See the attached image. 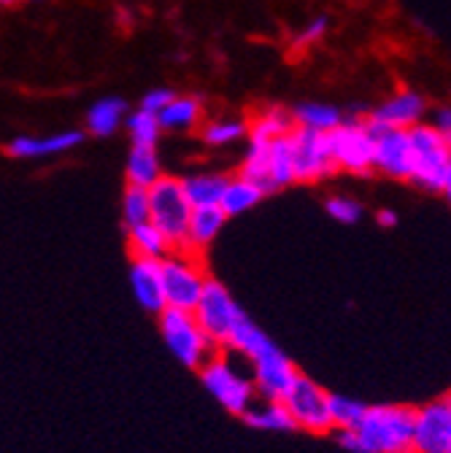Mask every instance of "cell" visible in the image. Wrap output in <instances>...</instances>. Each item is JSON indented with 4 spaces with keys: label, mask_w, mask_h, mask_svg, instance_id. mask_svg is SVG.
Returning <instances> with one entry per match:
<instances>
[{
    "label": "cell",
    "mask_w": 451,
    "mask_h": 453,
    "mask_svg": "<svg viewBox=\"0 0 451 453\" xmlns=\"http://www.w3.org/2000/svg\"><path fill=\"white\" fill-rule=\"evenodd\" d=\"M411 405H368L354 429L338 432V442L349 453H414Z\"/></svg>",
    "instance_id": "1"
},
{
    "label": "cell",
    "mask_w": 451,
    "mask_h": 453,
    "mask_svg": "<svg viewBox=\"0 0 451 453\" xmlns=\"http://www.w3.org/2000/svg\"><path fill=\"white\" fill-rule=\"evenodd\" d=\"M157 324H159V334H162L165 349L171 351V357L187 370L198 372L219 351L206 337V332L200 329V324L195 321L192 313L165 308L157 316Z\"/></svg>",
    "instance_id": "2"
},
{
    "label": "cell",
    "mask_w": 451,
    "mask_h": 453,
    "mask_svg": "<svg viewBox=\"0 0 451 453\" xmlns=\"http://www.w3.org/2000/svg\"><path fill=\"white\" fill-rule=\"evenodd\" d=\"M159 273H162L165 308L192 313L211 278L200 265V259L187 251H174L159 262Z\"/></svg>",
    "instance_id": "3"
},
{
    "label": "cell",
    "mask_w": 451,
    "mask_h": 453,
    "mask_svg": "<svg viewBox=\"0 0 451 453\" xmlns=\"http://www.w3.org/2000/svg\"><path fill=\"white\" fill-rule=\"evenodd\" d=\"M149 205H152L149 224L157 226V230L165 235V241L171 243L174 251H184L187 224H190V216H192V205H190V200L184 195L182 179L162 176L149 189Z\"/></svg>",
    "instance_id": "4"
},
{
    "label": "cell",
    "mask_w": 451,
    "mask_h": 453,
    "mask_svg": "<svg viewBox=\"0 0 451 453\" xmlns=\"http://www.w3.org/2000/svg\"><path fill=\"white\" fill-rule=\"evenodd\" d=\"M203 388L214 396V400L233 416H241L257 403V391L249 375H244L228 357L219 351L198 370Z\"/></svg>",
    "instance_id": "5"
},
{
    "label": "cell",
    "mask_w": 451,
    "mask_h": 453,
    "mask_svg": "<svg viewBox=\"0 0 451 453\" xmlns=\"http://www.w3.org/2000/svg\"><path fill=\"white\" fill-rule=\"evenodd\" d=\"M408 138H411V157H414L408 181L424 192H443L446 173L451 167V149L427 122L408 130Z\"/></svg>",
    "instance_id": "6"
},
{
    "label": "cell",
    "mask_w": 451,
    "mask_h": 453,
    "mask_svg": "<svg viewBox=\"0 0 451 453\" xmlns=\"http://www.w3.org/2000/svg\"><path fill=\"white\" fill-rule=\"evenodd\" d=\"M327 149L335 170H346L354 176L373 173V135L360 113L344 117L341 125L327 133Z\"/></svg>",
    "instance_id": "7"
},
{
    "label": "cell",
    "mask_w": 451,
    "mask_h": 453,
    "mask_svg": "<svg viewBox=\"0 0 451 453\" xmlns=\"http://www.w3.org/2000/svg\"><path fill=\"white\" fill-rule=\"evenodd\" d=\"M195 321L200 324V329L206 332V337L216 349L228 346V340L238 324V319L244 316L241 305L236 303V297L230 295V289L219 283L216 278H208L203 297L198 303V308L192 311Z\"/></svg>",
    "instance_id": "8"
},
{
    "label": "cell",
    "mask_w": 451,
    "mask_h": 453,
    "mask_svg": "<svg viewBox=\"0 0 451 453\" xmlns=\"http://www.w3.org/2000/svg\"><path fill=\"white\" fill-rule=\"evenodd\" d=\"M327 400H330V394L316 380H311L308 375L300 372L295 378V383L290 386V391L284 394L281 405L287 408L295 429H306L311 434H327L332 429L330 413H327Z\"/></svg>",
    "instance_id": "9"
},
{
    "label": "cell",
    "mask_w": 451,
    "mask_h": 453,
    "mask_svg": "<svg viewBox=\"0 0 451 453\" xmlns=\"http://www.w3.org/2000/svg\"><path fill=\"white\" fill-rule=\"evenodd\" d=\"M365 125L373 135V170L394 181L411 179V138L408 130H392L365 117Z\"/></svg>",
    "instance_id": "10"
},
{
    "label": "cell",
    "mask_w": 451,
    "mask_h": 453,
    "mask_svg": "<svg viewBox=\"0 0 451 453\" xmlns=\"http://www.w3.org/2000/svg\"><path fill=\"white\" fill-rule=\"evenodd\" d=\"M252 365V383L260 400H273L281 403L284 394L290 391V386L295 383V378L300 375V370L292 365V359L281 351L276 343H268L257 357L249 359Z\"/></svg>",
    "instance_id": "11"
},
{
    "label": "cell",
    "mask_w": 451,
    "mask_h": 453,
    "mask_svg": "<svg viewBox=\"0 0 451 453\" xmlns=\"http://www.w3.org/2000/svg\"><path fill=\"white\" fill-rule=\"evenodd\" d=\"M290 149H292L295 184H316L335 173L330 149H327V135L295 127L290 133Z\"/></svg>",
    "instance_id": "12"
},
{
    "label": "cell",
    "mask_w": 451,
    "mask_h": 453,
    "mask_svg": "<svg viewBox=\"0 0 451 453\" xmlns=\"http://www.w3.org/2000/svg\"><path fill=\"white\" fill-rule=\"evenodd\" d=\"M414 453H451V403L432 400L414 413Z\"/></svg>",
    "instance_id": "13"
},
{
    "label": "cell",
    "mask_w": 451,
    "mask_h": 453,
    "mask_svg": "<svg viewBox=\"0 0 451 453\" xmlns=\"http://www.w3.org/2000/svg\"><path fill=\"white\" fill-rule=\"evenodd\" d=\"M424 113H427V100L414 89H400L392 97H386L368 117L392 130H414L416 125L424 122Z\"/></svg>",
    "instance_id": "14"
},
{
    "label": "cell",
    "mask_w": 451,
    "mask_h": 453,
    "mask_svg": "<svg viewBox=\"0 0 451 453\" xmlns=\"http://www.w3.org/2000/svg\"><path fill=\"white\" fill-rule=\"evenodd\" d=\"M84 143L82 130H66V133H54V135H17L6 143V154L14 159H46V157H60Z\"/></svg>",
    "instance_id": "15"
},
{
    "label": "cell",
    "mask_w": 451,
    "mask_h": 453,
    "mask_svg": "<svg viewBox=\"0 0 451 453\" xmlns=\"http://www.w3.org/2000/svg\"><path fill=\"white\" fill-rule=\"evenodd\" d=\"M130 289L136 303L152 313L159 316L165 311V295H162V273L159 262L154 259H130Z\"/></svg>",
    "instance_id": "16"
},
{
    "label": "cell",
    "mask_w": 451,
    "mask_h": 453,
    "mask_svg": "<svg viewBox=\"0 0 451 453\" xmlns=\"http://www.w3.org/2000/svg\"><path fill=\"white\" fill-rule=\"evenodd\" d=\"M228 224V216L222 213L219 205H203V208H192L190 224H187V241H184V251L200 257L224 230Z\"/></svg>",
    "instance_id": "17"
},
{
    "label": "cell",
    "mask_w": 451,
    "mask_h": 453,
    "mask_svg": "<svg viewBox=\"0 0 451 453\" xmlns=\"http://www.w3.org/2000/svg\"><path fill=\"white\" fill-rule=\"evenodd\" d=\"M157 122L162 133H187L203 122V100L195 95H176L159 113Z\"/></svg>",
    "instance_id": "18"
},
{
    "label": "cell",
    "mask_w": 451,
    "mask_h": 453,
    "mask_svg": "<svg viewBox=\"0 0 451 453\" xmlns=\"http://www.w3.org/2000/svg\"><path fill=\"white\" fill-rule=\"evenodd\" d=\"M162 159L159 151L152 146H133L125 159V181L128 187L152 189L162 179Z\"/></svg>",
    "instance_id": "19"
},
{
    "label": "cell",
    "mask_w": 451,
    "mask_h": 453,
    "mask_svg": "<svg viewBox=\"0 0 451 453\" xmlns=\"http://www.w3.org/2000/svg\"><path fill=\"white\" fill-rule=\"evenodd\" d=\"M128 119V100L100 97L87 111V133L95 138H111Z\"/></svg>",
    "instance_id": "20"
},
{
    "label": "cell",
    "mask_w": 451,
    "mask_h": 453,
    "mask_svg": "<svg viewBox=\"0 0 451 453\" xmlns=\"http://www.w3.org/2000/svg\"><path fill=\"white\" fill-rule=\"evenodd\" d=\"M292 119H295V127H300V130L327 135L344 122V111L332 103L306 100V103H298L292 108Z\"/></svg>",
    "instance_id": "21"
},
{
    "label": "cell",
    "mask_w": 451,
    "mask_h": 453,
    "mask_svg": "<svg viewBox=\"0 0 451 453\" xmlns=\"http://www.w3.org/2000/svg\"><path fill=\"white\" fill-rule=\"evenodd\" d=\"M295 130V119H292V111H284L281 105L265 108L260 111L257 117L249 122V141L257 143H273L278 138H287Z\"/></svg>",
    "instance_id": "22"
},
{
    "label": "cell",
    "mask_w": 451,
    "mask_h": 453,
    "mask_svg": "<svg viewBox=\"0 0 451 453\" xmlns=\"http://www.w3.org/2000/svg\"><path fill=\"white\" fill-rule=\"evenodd\" d=\"M262 189L254 187L252 181L241 179V176H230L228 179V187L222 192V200H219V208L228 219H236L241 213H249L252 208H257L262 203Z\"/></svg>",
    "instance_id": "23"
},
{
    "label": "cell",
    "mask_w": 451,
    "mask_h": 453,
    "mask_svg": "<svg viewBox=\"0 0 451 453\" xmlns=\"http://www.w3.org/2000/svg\"><path fill=\"white\" fill-rule=\"evenodd\" d=\"M125 233H128V249H130L133 259L162 262L167 254H174L171 243L165 241V235L157 230L154 224H141V226H133V230H125Z\"/></svg>",
    "instance_id": "24"
},
{
    "label": "cell",
    "mask_w": 451,
    "mask_h": 453,
    "mask_svg": "<svg viewBox=\"0 0 451 453\" xmlns=\"http://www.w3.org/2000/svg\"><path fill=\"white\" fill-rule=\"evenodd\" d=\"M244 421L252 429H260V432H295V424H292L287 408L281 405V403H273V400L254 403L244 413Z\"/></svg>",
    "instance_id": "25"
},
{
    "label": "cell",
    "mask_w": 451,
    "mask_h": 453,
    "mask_svg": "<svg viewBox=\"0 0 451 453\" xmlns=\"http://www.w3.org/2000/svg\"><path fill=\"white\" fill-rule=\"evenodd\" d=\"M290 184H295V173H292V149L287 135L273 141L268 149V195Z\"/></svg>",
    "instance_id": "26"
},
{
    "label": "cell",
    "mask_w": 451,
    "mask_h": 453,
    "mask_svg": "<svg viewBox=\"0 0 451 453\" xmlns=\"http://www.w3.org/2000/svg\"><path fill=\"white\" fill-rule=\"evenodd\" d=\"M230 176H222V173H195L182 179L184 184V195L190 200L192 208H203V205H219L222 192L228 187Z\"/></svg>",
    "instance_id": "27"
},
{
    "label": "cell",
    "mask_w": 451,
    "mask_h": 453,
    "mask_svg": "<svg viewBox=\"0 0 451 453\" xmlns=\"http://www.w3.org/2000/svg\"><path fill=\"white\" fill-rule=\"evenodd\" d=\"M249 135V122L241 117H222V119H211L200 127V138L206 146L214 149H224L233 146L238 141H244Z\"/></svg>",
    "instance_id": "28"
},
{
    "label": "cell",
    "mask_w": 451,
    "mask_h": 453,
    "mask_svg": "<svg viewBox=\"0 0 451 453\" xmlns=\"http://www.w3.org/2000/svg\"><path fill=\"white\" fill-rule=\"evenodd\" d=\"M365 411H368V405L354 400V396L330 394V400H327V413H330V424H332L335 432L354 429L362 421Z\"/></svg>",
    "instance_id": "29"
},
{
    "label": "cell",
    "mask_w": 451,
    "mask_h": 453,
    "mask_svg": "<svg viewBox=\"0 0 451 453\" xmlns=\"http://www.w3.org/2000/svg\"><path fill=\"white\" fill-rule=\"evenodd\" d=\"M125 127H128V135H130L133 146H152V149H157L162 130H159V122H157L154 113H146V111L136 108L133 113H128Z\"/></svg>",
    "instance_id": "30"
},
{
    "label": "cell",
    "mask_w": 451,
    "mask_h": 453,
    "mask_svg": "<svg viewBox=\"0 0 451 453\" xmlns=\"http://www.w3.org/2000/svg\"><path fill=\"white\" fill-rule=\"evenodd\" d=\"M149 216H152L149 189L125 187V192H122V224H125V230H133V226L149 224Z\"/></svg>",
    "instance_id": "31"
},
{
    "label": "cell",
    "mask_w": 451,
    "mask_h": 453,
    "mask_svg": "<svg viewBox=\"0 0 451 453\" xmlns=\"http://www.w3.org/2000/svg\"><path fill=\"white\" fill-rule=\"evenodd\" d=\"M324 211L330 213V219H335L338 224H357L362 219V205L354 200V197H346V195H332L327 197L324 203Z\"/></svg>",
    "instance_id": "32"
},
{
    "label": "cell",
    "mask_w": 451,
    "mask_h": 453,
    "mask_svg": "<svg viewBox=\"0 0 451 453\" xmlns=\"http://www.w3.org/2000/svg\"><path fill=\"white\" fill-rule=\"evenodd\" d=\"M327 30H330V19H327V17H316V19H311L303 30H298L292 46H295V49H308V46L319 43V41L327 35Z\"/></svg>",
    "instance_id": "33"
},
{
    "label": "cell",
    "mask_w": 451,
    "mask_h": 453,
    "mask_svg": "<svg viewBox=\"0 0 451 453\" xmlns=\"http://www.w3.org/2000/svg\"><path fill=\"white\" fill-rule=\"evenodd\" d=\"M174 97H176L174 89H167V87H154V89H149V92L141 97L138 108L146 111V113H154V117H157V113H159L167 103H171Z\"/></svg>",
    "instance_id": "34"
},
{
    "label": "cell",
    "mask_w": 451,
    "mask_h": 453,
    "mask_svg": "<svg viewBox=\"0 0 451 453\" xmlns=\"http://www.w3.org/2000/svg\"><path fill=\"white\" fill-rule=\"evenodd\" d=\"M435 127V133L446 141V146L451 149V105H443L435 111V119L430 122Z\"/></svg>",
    "instance_id": "35"
},
{
    "label": "cell",
    "mask_w": 451,
    "mask_h": 453,
    "mask_svg": "<svg viewBox=\"0 0 451 453\" xmlns=\"http://www.w3.org/2000/svg\"><path fill=\"white\" fill-rule=\"evenodd\" d=\"M376 221H378L381 226H386V230H389V226H394V224H398V213H394V211H389V208H384V211H378V213H376Z\"/></svg>",
    "instance_id": "36"
},
{
    "label": "cell",
    "mask_w": 451,
    "mask_h": 453,
    "mask_svg": "<svg viewBox=\"0 0 451 453\" xmlns=\"http://www.w3.org/2000/svg\"><path fill=\"white\" fill-rule=\"evenodd\" d=\"M443 195H446V200H448V205H451V167H448V173H446V184H443Z\"/></svg>",
    "instance_id": "37"
},
{
    "label": "cell",
    "mask_w": 451,
    "mask_h": 453,
    "mask_svg": "<svg viewBox=\"0 0 451 453\" xmlns=\"http://www.w3.org/2000/svg\"><path fill=\"white\" fill-rule=\"evenodd\" d=\"M17 4H22V0H0V6H17Z\"/></svg>",
    "instance_id": "38"
},
{
    "label": "cell",
    "mask_w": 451,
    "mask_h": 453,
    "mask_svg": "<svg viewBox=\"0 0 451 453\" xmlns=\"http://www.w3.org/2000/svg\"><path fill=\"white\" fill-rule=\"evenodd\" d=\"M33 4H43V0H33Z\"/></svg>",
    "instance_id": "39"
},
{
    "label": "cell",
    "mask_w": 451,
    "mask_h": 453,
    "mask_svg": "<svg viewBox=\"0 0 451 453\" xmlns=\"http://www.w3.org/2000/svg\"><path fill=\"white\" fill-rule=\"evenodd\" d=\"M448 403H451V394H448Z\"/></svg>",
    "instance_id": "40"
}]
</instances>
